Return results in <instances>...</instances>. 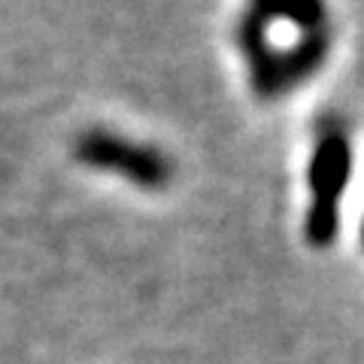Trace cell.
I'll use <instances>...</instances> for the list:
<instances>
[{
	"label": "cell",
	"instance_id": "1",
	"mask_svg": "<svg viewBox=\"0 0 364 364\" xmlns=\"http://www.w3.org/2000/svg\"><path fill=\"white\" fill-rule=\"evenodd\" d=\"M237 40L255 91L279 97L306 82L328 58V6L325 0H252Z\"/></svg>",
	"mask_w": 364,
	"mask_h": 364
},
{
	"label": "cell",
	"instance_id": "2",
	"mask_svg": "<svg viewBox=\"0 0 364 364\" xmlns=\"http://www.w3.org/2000/svg\"><path fill=\"white\" fill-rule=\"evenodd\" d=\"M352 176L349 136L331 128L318 136L310 158V207H306V240L313 246H331L340 228V200Z\"/></svg>",
	"mask_w": 364,
	"mask_h": 364
},
{
	"label": "cell",
	"instance_id": "3",
	"mask_svg": "<svg viewBox=\"0 0 364 364\" xmlns=\"http://www.w3.org/2000/svg\"><path fill=\"white\" fill-rule=\"evenodd\" d=\"M76 158L85 167L124 176L140 188H164L173 176L167 155L109 131H85L76 140Z\"/></svg>",
	"mask_w": 364,
	"mask_h": 364
},
{
	"label": "cell",
	"instance_id": "4",
	"mask_svg": "<svg viewBox=\"0 0 364 364\" xmlns=\"http://www.w3.org/2000/svg\"><path fill=\"white\" fill-rule=\"evenodd\" d=\"M361 243H364V222H361Z\"/></svg>",
	"mask_w": 364,
	"mask_h": 364
}]
</instances>
